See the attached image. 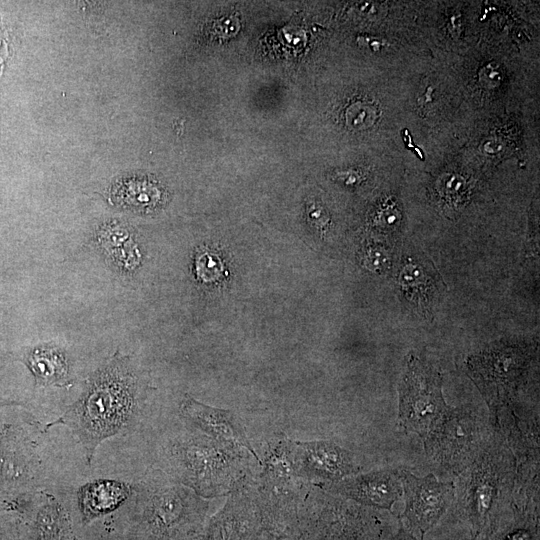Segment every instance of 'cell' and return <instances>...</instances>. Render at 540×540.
<instances>
[{"label": "cell", "mask_w": 540, "mask_h": 540, "mask_svg": "<svg viewBox=\"0 0 540 540\" xmlns=\"http://www.w3.org/2000/svg\"><path fill=\"white\" fill-rule=\"evenodd\" d=\"M481 379L496 385L490 402L496 409L498 404L503 403L505 397L512 390L513 384L520 377L525 361L519 353L499 352L481 359Z\"/></svg>", "instance_id": "30bf717a"}, {"label": "cell", "mask_w": 540, "mask_h": 540, "mask_svg": "<svg viewBox=\"0 0 540 540\" xmlns=\"http://www.w3.org/2000/svg\"><path fill=\"white\" fill-rule=\"evenodd\" d=\"M302 459L307 470L323 479L338 480L356 472L350 454L329 442H311L301 447Z\"/></svg>", "instance_id": "52a82bcc"}, {"label": "cell", "mask_w": 540, "mask_h": 540, "mask_svg": "<svg viewBox=\"0 0 540 540\" xmlns=\"http://www.w3.org/2000/svg\"><path fill=\"white\" fill-rule=\"evenodd\" d=\"M405 508L400 515L401 527L414 537L423 540L445 514L455 498V486L439 481L433 474L417 477L402 471Z\"/></svg>", "instance_id": "277c9868"}, {"label": "cell", "mask_w": 540, "mask_h": 540, "mask_svg": "<svg viewBox=\"0 0 540 540\" xmlns=\"http://www.w3.org/2000/svg\"><path fill=\"white\" fill-rule=\"evenodd\" d=\"M485 540H539L538 520L526 510L515 511L513 519L502 520Z\"/></svg>", "instance_id": "4fadbf2b"}, {"label": "cell", "mask_w": 540, "mask_h": 540, "mask_svg": "<svg viewBox=\"0 0 540 540\" xmlns=\"http://www.w3.org/2000/svg\"><path fill=\"white\" fill-rule=\"evenodd\" d=\"M129 492L126 483L116 480H96L81 486L77 496L83 518L91 520L115 510Z\"/></svg>", "instance_id": "9c48e42d"}, {"label": "cell", "mask_w": 540, "mask_h": 540, "mask_svg": "<svg viewBox=\"0 0 540 540\" xmlns=\"http://www.w3.org/2000/svg\"><path fill=\"white\" fill-rule=\"evenodd\" d=\"M402 471L385 469L354 476L336 484V491L358 503L391 510L403 495Z\"/></svg>", "instance_id": "8992f818"}, {"label": "cell", "mask_w": 540, "mask_h": 540, "mask_svg": "<svg viewBox=\"0 0 540 540\" xmlns=\"http://www.w3.org/2000/svg\"><path fill=\"white\" fill-rule=\"evenodd\" d=\"M389 540H420L410 533H408L403 527H400L396 533Z\"/></svg>", "instance_id": "e0dca14e"}, {"label": "cell", "mask_w": 540, "mask_h": 540, "mask_svg": "<svg viewBox=\"0 0 540 540\" xmlns=\"http://www.w3.org/2000/svg\"><path fill=\"white\" fill-rule=\"evenodd\" d=\"M182 411L192 422L213 436L250 449L238 421L229 411L204 405L193 398L183 402Z\"/></svg>", "instance_id": "ba28073f"}, {"label": "cell", "mask_w": 540, "mask_h": 540, "mask_svg": "<svg viewBox=\"0 0 540 540\" xmlns=\"http://www.w3.org/2000/svg\"><path fill=\"white\" fill-rule=\"evenodd\" d=\"M195 266L199 279L207 283L216 282L228 275L222 260L210 251H204L197 256Z\"/></svg>", "instance_id": "9a60e30c"}, {"label": "cell", "mask_w": 540, "mask_h": 540, "mask_svg": "<svg viewBox=\"0 0 540 540\" xmlns=\"http://www.w3.org/2000/svg\"><path fill=\"white\" fill-rule=\"evenodd\" d=\"M513 469L512 455L495 444L481 450L464 469L459 487V511L473 540H485L502 521Z\"/></svg>", "instance_id": "7a4b0ae2"}, {"label": "cell", "mask_w": 540, "mask_h": 540, "mask_svg": "<svg viewBox=\"0 0 540 540\" xmlns=\"http://www.w3.org/2000/svg\"><path fill=\"white\" fill-rule=\"evenodd\" d=\"M424 447L427 454L446 467L465 469L480 452L475 418L462 409L453 408Z\"/></svg>", "instance_id": "5b68a950"}, {"label": "cell", "mask_w": 540, "mask_h": 540, "mask_svg": "<svg viewBox=\"0 0 540 540\" xmlns=\"http://www.w3.org/2000/svg\"><path fill=\"white\" fill-rule=\"evenodd\" d=\"M28 365L43 385L64 381L68 372L65 357L59 350L50 347L35 349L28 358Z\"/></svg>", "instance_id": "7c38bea8"}, {"label": "cell", "mask_w": 540, "mask_h": 540, "mask_svg": "<svg viewBox=\"0 0 540 540\" xmlns=\"http://www.w3.org/2000/svg\"><path fill=\"white\" fill-rule=\"evenodd\" d=\"M135 409L133 376L122 361L114 359L91 377L80 398L47 427L71 429L90 462L99 444L126 428Z\"/></svg>", "instance_id": "6da1fadb"}, {"label": "cell", "mask_w": 540, "mask_h": 540, "mask_svg": "<svg viewBox=\"0 0 540 540\" xmlns=\"http://www.w3.org/2000/svg\"><path fill=\"white\" fill-rule=\"evenodd\" d=\"M185 518V509L181 499L170 492L153 501L147 521L155 537L164 538L174 535Z\"/></svg>", "instance_id": "8fae6325"}, {"label": "cell", "mask_w": 540, "mask_h": 540, "mask_svg": "<svg viewBox=\"0 0 540 540\" xmlns=\"http://www.w3.org/2000/svg\"><path fill=\"white\" fill-rule=\"evenodd\" d=\"M452 409L442 395L441 374L418 357L411 356L399 386L400 427L416 433L426 445Z\"/></svg>", "instance_id": "3957f363"}, {"label": "cell", "mask_w": 540, "mask_h": 540, "mask_svg": "<svg viewBox=\"0 0 540 540\" xmlns=\"http://www.w3.org/2000/svg\"><path fill=\"white\" fill-rule=\"evenodd\" d=\"M381 253L382 251L377 248L369 251L370 264L375 268L383 266L386 262L385 255H382Z\"/></svg>", "instance_id": "2e32d148"}, {"label": "cell", "mask_w": 540, "mask_h": 540, "mask_svg": "<svg viewBox=\"0 0 540 540\" xmlns=\"http://www.w3.org/2000/svg\"><path fill=\"white\" fill-rule=\"evenodd\" d=\"M402 269L399 275L402 287L410 294V298L421 299L420 292L424 291L426 295V292L431 289V282L433 283L431 276L413 262H407Z\"/></svg>", "instance_id": "5bb4252c"}]
</instances>
